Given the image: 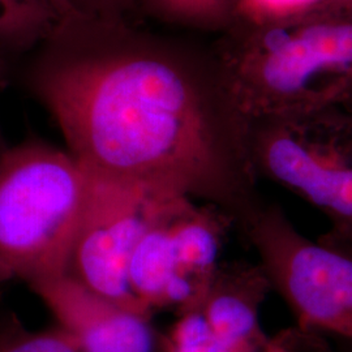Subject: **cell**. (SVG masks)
<instances>
[{"instance_id": "6", "label": "cell", "mask_w": 352, "mask_h": 352, "mask_svg": "<svg viewBox=\"0 0 352 352\" xmlns=\"http://www.w3.org/2000/svg\"><path fill=\"white\" fill-rule=\"evenodd\" d=\"M89 177L88 199L67 274L124 308L151 316L128 285L131 253L153 225L190 199Z\"/></svg>"}, {"instance_id": "11", "label": "cell", "mask_w": 352, "mask_h": 352, "mask_svg": "<svg viewBox=\"0 0 352 352\" xmlns=\"http://www.w3.org/2000/svg\"><path fill=\"white\" fill-rule=\"evenodd\" d=\"M63 23L47 0H0V45L24 50L50 41Z\"/></svg>"}, {"instance_id": "18", "label": "cell", "mask_w": 352, "mask_h": 352, "mask_svg": "<svg viewBox=\"0 0 352 352\" xmlns=\"http://www.w3.org/2000/svg\"><path fill=\"white\" fill-rule=\"evenodd\" d=\"M85 1L88 4L89 10H90V7H93L94 10H98L102 6L103 7H111V6H115V4H122L126 0H85Z\"/></svg>"}, {"instance_id": "5", "label": "cell", "mask_w": 352, "mask_h": 352, "mask_svg": "<svg viewBox=\"0 0 352 352\" xmlns=\"http://www.w3.org/2000/svg\"><path fill=\"white\" fill-rule=\"evenodd\" d=\"M241 234L296 327L352 342L351 247L327 234L309 239L277 202L265 201Z\"/></svg>"}, {"instance_id": "20", "label": "cell", "mask_w": 352, "mask_h": 352, "mask_svg": "<svg viewBox=\"0 0 352 352\" xmlns=\"http://www.w3.org/2000/svg\"><path fill=\"white\" fill-rule=\"evenodd\" d=\"M331 3H337V4H342V6H347V7H352V0H327Z\"/></svg>"}, {"instance_id": "12", "label": "cell", "mask_w": 352, "mask_h": 352, "mask_svg": "<svg viewBox=\"0 0 352 352\" xmlns=\"http://www.w3.org/2000/svg\"><path fill=\"white\" fill-rule=\"evenodd\" d=\"M167 19L204 29L226 30L234 20L236 0H149Z\"/></svg>"}, {"instance_id": "10", "label": "cell", "mask_w": 352, "mask_h": 352, "mask_svg": "<svg viewBox=\"0 0 352 352\" xmlns=\"http://www.w3.org/2000/svg\"><path fill=\"white\" fill-rule=\"evenodd\" d=\"M234 226L227 214L212 205L187 200L168 219L176 263L180 270L208 287L217 267L227 231Z\"/></svg>"}, {"instance_id": "1", "label": "cell", "mask_w": 352, "mask_h": 352, "mask_svg": "<svg viewBox=\"0 0 352 352\" xmlns=\"http://www.w3.org/2000/svg\"><path fill=\"white\" fill-rule=\"evenodd\" d=\"M110 36L51 52L33 87L89 175L204 200L240 231L266 200L248 126L215 64L160 42Z\"/></svg>"}, {"instance_id": "16", "label": "cell", "mask_w": 352, "mask_h": 352, "mask_svg": "<svg viewBox=\"0 0 352 352\" xmlns=\"http://www.w3.org/2000/svg\"><path fill=\"white\" fill-rule=\"evenodd\" d=\"M314 331L302 330L299 327L282 331L270 337L263 349L256 352H311L315 342L311 340Z\"/></svg>"}, {"instance_id": "9", "label": "cell", "mask_w": 352, "mask_h": 352, "mask_svg": "<svg viewBox=\"0 0 352 352\" xmlns=\"http://www.w3.org/2000/svg\"><path fill=\"white\" fill-rule=\"evenodd\" d=\"M186 201L153 225L129 257L126 269L129 289L149 312L162 307H176L180 315L195 311L208 289L186 276L176 263L168 219Z\"/></svg>"}, {"instance_id": "7", "label": "cell", "mask_w": 352, "mask_h": 352, "mask_svg": "<svg viewBox=\"0 0 352 352\" xmlns=\"http://www.w3.org/2000/svg\"><path fill=\"white\" fill-rule=\"evenodd\" d=\"M50 309L78 352H164L149 316L88 289L69 274L29 285Z\"/></svg>"}, {"instance_id": "8", "label": "cell", "mask_w": 352, "mask_h": 352, "mask_svg": "<svg viewBox=\"0 0 352 352\" xmlns=\"http://www.w3.org/2000/svg\"><path fill=\"white\" fill-rule=\"evenodd\" d=\"M269 292L273 289L258 263L219 264L196 311L214 336L235 351H258L270 338L260 322Z\"/></svg>"}, {"instance_id": "14", "label": "cell", "mask_w": 352, "mask_h": 352, "mask_svg": "<svg viewBox=\"0 0 352 352\" xmlns=\"http://www.w3.org/2000/svg\"><path fill=\"white\" fill-rule=\"evenodd\" d=\"M324 0H236L231 24L260 25L307 12Z\"/></svg>"}, {"instance_id": "15", "label": "cell", "mask_w": 352, "mask_h": 352, "mask_svg": "<svg viewBox=\"0 0 352 352\" xmlns=\"http://www.w3.org/2000/svg\"><path fill=\"white\" fill-rule=\"evenodd\" d=\"M0 352H78L74 343L56 329L30 334L14 327L0 344Z\"/></svg>"}, {"instance_id": "13", "label": "cell", "mask_w": 352, "mask_h": 352, "mask_svg": "<svg viewBox=\"0 0 352 352\" xmlns=\"http://www.w3.org/2000/svg\"><path fill=\"white\" fill-rule=\"evenodd\" d=\"M164 352H236L214 336L199 311L182 314L164 337Z\"/></svg>"}, {"instance_id": "2", "label": "cell", "mask_w": 352, "mask_h": 352, "mask_svg": "<svg viewBox=\"0 0 352 352\" xmlns=\"http://www.w3.org/2000/svg\"><path fill=\"white\" fill-rule=\"evenodd\" d=\"M214 64L247 126L266 118L352 107V7L324 0L276 23L231 24Z\"/></svg>"}, {"instance_id": "3", "label": "cell", "mask_w": 352, "mask_h": 352, "mask_svg": "<svg viewBox=\"0 0 352 352\" xmlns=\"http://www.w3.org/2000/svg\"><path fill=\"white\" fill-rule=\"evenodd\" d=\"M89 174L68 153L26 144L0 157V280L68 272Z\"/></svg>"}, {"instance_id": "4", "label": "cell", "mask_w": 352, "mask_h": 352, "mask_svg": "<svg viewBox=\"0 0 352 352\" xmlns=\"http://www.w3.org/2000/svg\"><path fill=\"white\" fill-rule=\"evenodd\" d=\"M248 149L258 179L312 205L330 223L327 236L352 248V107L256 120Z\"/></svg>"}, {"instance_id": "17", "label": "cell", "mask_w": 352, "mask_h": 352, "mask_svg": "<svg viewBox=\"0 0 352 352\" xmlns=\"http://www.w3.org/2000/svg\"><path fill=\"white\" fill-rule=\"evenodd\" d=\"M60 17L63 26L74 25L94 17L85 0H47Z\"/></svg>"}, {"instance_id": "19", "label": "cell", "mask_w": 352, "mask_h": 352, "mask_svg": "<svg viewBox=\"0 0 352 352\" xmlns=\"http://www.w3.org/2000/svg\"><path fill=\"white\" fill-rule=\"evenodd\" d=\"M14 327H4V329H0V344L12 333V330Z\"/></svg>"}]
</instances>
